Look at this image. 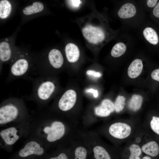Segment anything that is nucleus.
I'll list each match as a JSON object with an SVG mask.
<instances>
[{
	"mask_svg": "<svg viewBox=\"0 0 159 159\" xmlns=\"http://www.w3.org/2000/svg\"><path fill=\"white\" fill-rule=\"evenodd\" d=\"M87 151L86 149L82 147H79L76 148L75 151L74 159H86Z\"/></svg>",
	"mask_w": 159,
	"mask_h": 159,
	"instance_id": "a878e982",
	"label": "nucleus"
},
{
	"mask_svg": "<svg viewBox=\"0 0 159 159\" xmlns=\"http://www.w3.org/2000/svg\"><path fill=\"white\" fill-rule=\"evenodd\" d=\"M125 98L120 95L118 96L114 104V109L115 111L119 112L122 110L124 108Z\"/></svg>",
	"mask_w": 159,
	"mask_h": 159,
	"instance_id": "b1692460",
	"label": "nucleus"
},
{
	"mask_svg": "<svg viewBox=\"0 0 159 159\" xmlns=\"http://www.w3.org/2000/svg\"><path fill=\"white\" fill-rule=\"evenodd\" d=\"M44 132L48 134L47 140L53 142L60 139L64 133V127L61 122L56 121L52 124L51 127H46L44 129Z\"/></svg>",
	"mask_w": 159,
	"mask_h": 159,
	"instance_id": "423d86ee",
	"label": "nucleus"
},
{
	"mask_svg": "<svg viewBox=\"0 0 159 159\" xmlns=\"http://www.w3.org/2000/svg\"><path fill=\"white\" fill-rule=\"evenodd\" d=\"M143 67L142 62L141 59H135L128 67L127 73L129 76L131 78L137 77L141 73Z\"/></svg>",
	"mask_w": 159,
	"mask_h": 159,
	"instance_id": "4468645a",
	"label": "nucleus"
},
{
	"mask_svg": "<svg viewBox=\"0 0 159 159\" xmlns=\"http://www.w3.org/2000/svg\"><path fill=\"white\" fill-rule=\"evenodd\" d=\"M126 46L122 42L116 44L113 47L111 52V55L115 57H117L122 55L125 52Z\"/></svg>",
	"mask_w": 159,
	"mask_h": 159,
	"instance_id": "412c9836",
	"label": "nucleus"
},
{
	"mask_svg": "<svg viewBox=\"0 0 159 159\" xmlns=\"http://www.w3.org/2000/svg\"><path fill=\"white\" fill-rule=\"evenodd\" d=\"M52 76L31 77V92L27 98L40 102H46L54 96L57 90V83Z\"/></svg>",
	"mask_w": 159,
	"mask_h": 159,
	"instance_id": "f257e3e1",
	"label": "nucleus"
},
{
	"mask_svg": "<svg viewBox=\"0 0 159 159\" xmlns=\"http://www.w3.org/2000/svg\"><path fill=\"white\" fill-rule=\"evenodd\" d=\"M158 2L157 0H148L147 1V5L150 8L154 7Z\"/></svg>",
	"mask_w": 159,
	"mask_h": 159,
	"instance_id": "c756f323",
	"label": "nucleus"
},
{
	"mask_svg": "<svg viewBox=\"0 0 159 159\" xmlns=\"http://www.w3.org/2000/svg\"><path fill=\"white\" fill-rule=\"evenodd\" d=\"M65 51L67 59L69 62L73 63L78 60L80 52L77 45L72 43H69L66 46Z\"/></svg>",
	"mask_w": 159,
	"mask_h": 159,
	"instance_id": "f8f14e48",
	"label": "nucleus"
},
{
	"mask_svg": "<svg viewBox=\"0 0 159 159\" xmlns=\"http://www.w3.org/2000/svg\"><path fill=\"white\" fill-rule=\"evenodd\" d=\"M44 149L39 144L34 141H30L23 148L20 150L19 155L22 158L26 157L32 155H41L44 153Z\"/></svg>",
	"mask_w": 159,
	"mask_h": 159,
	"instance_id": "1a4fd4ad",
	"label": "nucleus"
},
{
	"mask_svg": "<svg viewBox=\"0 0 159 159\" xmlns=\"http://www.w3.org/2000/svg\"><path fill=\"white\" fill-rule=\"evenodd\" d=\"M136 9L135 6L131 3L124 4L118 12L119 16L122 19H127L133 17L136 13Z\"/></svg>",
	"mask_w": 159,
	"mask_h": 159,
	"instance_id": "ddd939ff",
	"label": "nucleus"
},
{
	"mask_svg": "<svg viewBox=\"0 0 159 159\" xmlns=\"http://www.w3.org/2000/svg\"><path fill=\"white\" fill-rule=\"evenodd\" d=\"M115 110L114 104L110 100H103L100 105L95 109V114L101 117H107Z\"/></svg>",
	"mask_w": 159,
	"mask_h": 159,
	"instance_id": "9d476101",
	"label": "nucleus"
},
{
	"mask_svg": "<svg viewBox=\"0 0 159 159\" xmlns=\"http://www.w3.org/2000/svg\"><path fill=\"white\" fill-rule=\"evenodd\" d=\"M153 13L155 17L157 18H159V1L154 7L153 10Z\"/></svg>",
	"mask_w": 159,
	"mask_h": 159,
	"instance_id": "c85d7f7f",
	"label": "nucleus"
},
{
	"mask_svg": "<svg viewBox=\"0 0 159 159\" xmlns=\"http://www.w3.org/2000/svg\"><path fill=\"white\" fill-rule=\"evenodd\" d=\"M151 77L153 79L159 81V69L153 71L151 74Z\"/></svg>",
	"mask_w": 159,
	"mask_h": 159,
	"instance_id": "bb28decb",
	"label": "nucleus"
},
{
	"mask_svg": "<svg viewBox=\"0 0 159 159\" xmlns=\"http://www.w3.org/2000/svg\"><path fill=\"white\" fill-rule=\"evenodd\" d=\"M143 34L146 39L150 43L154 45L158 44L159 39L155 31L150 27L146 28L143 31Z\"/></svg>",
	"mask_w": 159,
	"mask_h": 159,
	"instance_id": "dca6fc26",
	"label": "nucleus"
},
{
	"mask_svg": "<svg viewBox=\"0 0 159 159\" xmlns=\"http://www.w3.org/2000/svg\"><path fill=\"white\" fill-rule=\"evenodd\" d=\"M21 55L11 65L6 81L9 82L16 79L23 78L29 80L31 77L32 70L28 59Z\"/></svg>",
	"mask_w": 159,
	"mask_h": 159,
	"instance_id": "f03ea898",
	"label": "nucleus"
},
{
	"mask_svg": "<svg viewBox=\"0 0 159 159\" xmlns=\"http://www.w3.org/2000/svg\"><path fill=\"white\" fill-rule=\"evenodd\" d=\"M21 100L16 97L10 98L4 101L0 108V124L10 122L18 116L19 113L18 105Z\"/></svg>",
	"mask_w": 159,
	"mask_h": 159,
	"instance_id": "7ed1b4c3",
	"label": "nucleus"
},
{
	"mask_svg": "<svg viewBox=\"0 0 159 159\" xmlns=\"http://www.w3.org/2000/svg\"><path fill=\"white\" fill-rule=\"evenodd\" d=\"M12 53L9 44L6 42H3L0 44V58L3 62L9 60L11 57Z\"/></svg>",
	"mask_w": 159,
	"mask_h": 159,
	"instance_id": "f3484780",
	"label": "nucleus"
},
{
	"mask_svg": "<svg viewBox=\"0 0 159 159\" xmlns=\"http://www.w3.org/2000/svg\"><path fill=\"white\" fill-rule=\"evenodd\" d=\"M11 9L10 2L6 0L0 1V17L2 19L7 18L9 15Z\"/></svg>",
	"mask_w": 159,
	"mask_h": 159,
	"instance_id": "aec40b11",
	"label": "nucleus"
},
{
	"mask_svg": "<svg viewBox=\"0 0 159 159\" xmlns=\"http://www.w3.org/2000/svg\"><path fill=\"white\" fill-rule=\"evenodd\" d=\"M130 153L129 159H140V156L142 153L141 149L138 145L133 144L129 147Z\"/></svg>",
	"mask_w": 159,
	"mask_h": 159,
	"instance_id": "5701e85b",
	"label": "nucleus"
},
{
	"mask_svg": "<svg viewBox=\"0 0 159 159\" xmlns=\"http://www.w3.org/2000/svg\"><path fill=\"white\" fill-rule=\"evenodd\" d=\"M49 159H68L67 155L64 153H61L57 156L52 157Z\"/></svg>",
	"mask_w": 159,
	"mask_h": 159,
	"instance_id": "7c9ffc66",
	"label": "nucleus"
},
{
	"mask_svg": "<svg viewBox=\"0 0 159 159\" xmlns=\"http://www.w3.org/2000/svg\"><path fill=\"white\" fill-rule=\"evenodd\" d=\"M50 68V75L52 76L54 73V70L60 69L64 62L63 55L59 50L53 49L49 52L47 56Z\"/></svg>",
	"mask_w": 159,
	"mask_h": 159,
	"instance_id": "0eeeda50",
	"label": "nucleus"
},
{
	"mask_svg": "<svg viewBox=\"0 0 159 159\" xmlns=\"http://www.w3.org/2000/svg\"><path fill=\"white\" fill-rule=\"evenodd\" d=\"M93 151L96 159H111L109 153L101 146H97L93 148Z\"/></svg>",
	"mask_w": 159,
	"mask_h": 159,
	"instance_id": "4be33fe9",
	"label": "nucleus"
},
{
	"mask_svg": "<svg viewBox=\"0 0 159 159\" xmlns=\"http://www.w3.org/2000/svg\"><path fill=\"white\" fill-rule=\"evenodd\" d=\"M77 100V94L74 90L66 91L60 96L58 102L59 108L63 111H67L72 108Z\"/></svg>",
	"mask_w": 159,
	"mask_h": 159,
	"instance_id": "39448f33",
	"label": "nucleus"
},
{
	"mask_svg": "<svg viewBox=\"0 0 159 159\" xmlns=\"http://www.w3.org/2000/svg\"><path fill=\"white\" fill-rule=\"evenodd\" d=\"M17 131L13 127L1 131L0 135L5 143L9 145L14 144L18 140L19 136L16 135Z\"/></svg>",
	"mask_w": 159,
	"mask_h": 159,
	"instance_id": "9b49d317",
	"label": "nucleus"
},
{
	"mask_svg": "<svg viewBox=\"0 0 159 159\" xmlns=\"http://www.w3.org/2000/svg\"><path fill=\"white\" fill-rule=\"evenodd\" d=\"M82 31L84 37L90 43L97 44L101 42L105 38L104 31L100 27L88 24L82 29Z\"/></svg>",
	"mask_w": 159,
	"mask_h": 159,
	"instance_id": "20e7f679",
	"label": "nucleus"
},
{
	"mask_svg": "<svg viewBox=\"0 0 159 159\" xmlns=\"http://www.w3.org/2000/svg\"><path fill=\"white\" fill-rule=\"evenodd\" d=\"M142 150L147 155L155 157L159 154V145L156 141H151L143 145Z\"/></svg>",
	"mask_w": 159,
	"mask_h": 159,
	"instance_id": "2eb2a0df",
	"label": "nucleus"
},
{
	"mask_svg": "<svg viewBox=\"0 0 159 159\" xmlns=\"http://www.w3.org/2000/svg\"><path fill=\"white\" fill-rule=\"evenodd\" d=\"M143 100V98L140 95H134L129 100L128 106L132 110L136 111L141 107Z\"/></svg>",
	"mask_w": 159,
	"mask_h": 159,
	"instance_id": "a211bd4d",
	"label": "nucleus"
},
{
	"mask_svg": "<svg viewBox=\"0 0 159 159\" xmlns=\"http://www.w3.org/2000/svg\"><path fill=\"white\" fill-rule=\"evenodd\" d=\"M68 1L70 2L72 5L74 7H78L80 3V0H70Z\"/></svg>",
	"mask_w": 159,
	"mask_h": 159,
	"instance_id": "2f4dec72",
	"label": "nucleus"
},
{
	"mask_svg": "<svg viewBox=\"0 0 159 159\" xmlns=\"http://www.w3.org/2000/svg\"><path fill=\"white\" fill-rule=\"evenodd\" d=\"M86 73L87 74L92 75L96 77H100L102 75L100 73L94 70H88L86 72Z\"/></svg>",
	"mask_w": 159,
	"mask_h": 159,
	"instance_id": "cd10ccee",
	"label": "nucleus"
},
{
	"mask_svg": "<svg viewBox=\"0 0 159 159\" xmlns=\"http://www.w3.org/2000/svg\"><path fill=\"white\" fill-rule=\"evenodd\" d=\"M142 159H151V158L149 156H145Z\"/></svg>",
	"mask_w": 159,
	"mask_h": 159,
	"instance_id": "72a5a7b5",
	"label": "nucleus"
},
{
	"mask_svg": "<svg viewBox=\"0 0 159 159\" xmlns=\"http://www.w3.org/2000/svg\"><path fill=\"white\" fill-rule=\"evenodd\" d=\"M150 127L152 131L159 135V117L153 116L150 122Z\"/></svg>",
	"mask_w": 159,
	"mask_h": 159,
	"instance_id": "393cba45",
	"label": "nucleus"
},
{
	"mask_svg": "<svg viewBox=\"0 0 159 159\" xmlns=\"http://www.w3.org/2000/svg\"><path fill=\"white\" fill-rule=\"evenodd\" d=\"M110 134L113 137L123 139L128 137L130 134L131 128L128 124L118 122L112 124L109 129Z\"/></svg>",
	"mask_w": 159,
	"mask_h": 159,
	"instance_id": "6e6552de",
	"label": "nucleus"
},
{
	"mask_svg": "<svg viewBox=\"0 0 159 159\" xmlns=\"http://www.w3.org/2000/svg\"><path fill=\"white\" fill-rule=\"evenodd\" d=\"M87 92L92 93L93 94L94 97L95 98H97L98 96V94L97 90H95L91 88L87 90Z\"/></svg>",
	"mask_w": 159,
	"mask_h": 159,
	"instance_id": "473e14b6",
	"label": "nucleus"
},
{
	"mask_svg": "<svg viewBox=\"0 0 159 159\" xmlns=\"http://www.w3.org/2000/svg\"><path fill=\"white\" fill-rule=\"evenodd\" d=\"M44 9V5L39 2H34L32 4L25 7L23 11V13L26 15H29L42 11Z\"/></svg>",
	"mask_w": 159,
	"mask_h": 159,
	"instance_id": "6ab92c4d",
	"label": "nucleus"
}]
</instances>
